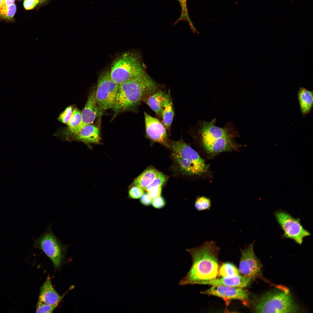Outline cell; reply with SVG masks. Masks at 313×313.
Returning a JSON list of instances; mask_svg holds the SVG:
<instances>
[{"label": "cell", "instance_id": "30", "mask_svg": "<svg viewBox=\"0 0 313 313\" xmlns=\"http://www.w3.org/2000/svg\"><path fill=\"white\" fill-rule=\"evenodd\" d=\"M16 10V5L14 3H13L8 7L5 13L1 17L7 19L11 20L13 19Z\"/></svg>", "mask_w": 313, "mask_h": 313}, {"label": "cell", "instance_id": "2", "mask_svg": "<svg viewBox=\"0 0 313 313\" xmlns=\"http://www.w3.org/2000/svg\"><path fill=\"white\" fill-rule=\"evenodd\" d=\"M160 85L145 71L119 85L113 118L119 113L134 110L143 100L160 89Z\"/></svg>", "mask_w": 313, "mask_h": 313}, {"label": "cell", "instance_id": "29", "mask_svg": "<svg viewBox=\"0 0 313 313\" xmlns=\"http://www.w3.org/2000/svg\"><path fill=\"white\" fill-rule=\"evenodd\" d=\"M143 193V190L136 185L131 188L129 192V196L131 198L134 199L140 198Z\"/></svg>", "mask_w": 313, "mask_h": 313}, {"label": "cell", "instance_id": "9", "mask_svg": "<svg viewBox=\"0 0 313 313\" xmlns=\"http://www.w3.org/2000/svg\"><path fill=\"white\" fill-rule=\"evenodd\" d=\"M261 267L254 251L253 243L241 250L239 270L241 275L252 280L260 275Z\"/></svg>", "mask_w": 313, "mask_h": 313}, {"label": "cell", "instance_id": "27", "mask_svg": "<svg viewBox=\"0 0 313 313\" xmlns=\"http://www.w3.org/2000/svg\"><path fill=\"white\" fill-rule=\"evenodd\" d=\"M56 307L45 303L38 299L36 310V313H52Z\"/></svg>", "mask_w": 313, "mask_h": 313}, {"label": "cell", "instance_id": "10", "mask_svg": "<svg viewBox=\"0 0 313 313\" xmlns=\"http://www.w3.org/2000/svg\"><path fill=\"white\" fill-rule=\"evenodd\" d=\"M146 135L151 140L166 144L168 139L166 129L158 119L144 112Z\"/></svg>", "mask_w": 313, "mask_h": 313}, {"label": "cell", "instance_id": "26", "mask_svg": "<svg viewBox=\"0 0 313 313\" xmlns=\"http://www.w3.org/2000/svg\"><path fill=\"white\" fill-rule=\"evenodd\" d=\"M166 180L164 174L159 172L153 181L146 188L147 191L153 188L162 187Z\"/></svg>", "mask_w": 313, "mask_h": 313}, {"label": "cell", "instance_id": "20", "mask_svg": "<svg viewBox=\"0 0 313 313\" xmlns=\"http://www.w3.org/2000/svg\"><path fill=\"white\" fill-rule=\"evenodd\" d=\"M159 172L152 168H149L145 170L134 180L133 184L145 190L154 180Z\"/></svg>", "mask_w": 313, "mask_h": 313}, {"label": "cell", "instance_id": "8", "mask_svg": "<svg viewBox=\"0 0 313 313\" xmlns=\"http://www.w3.org/2000/svg\"><path fill=\"white\" fill-rule=\"evenodd\" d=\"M276 219L283 232V236L293 240L301 245L310 232L301 224L299 219L293 217L289 213L281 210L274 213Z\"/></svg>", "mask_w": 313, "mask_h": 313}, {"label": "cell", "instance_id": "36", "mask_svg": "<svg viewBox=\"0 0 313 313\" xmlns=\"http://www.w3.org/2000/svg\"><path fill=\"white\" fill-rule=\"evenodd\" d=\"M3 1V0H0V8H1V6L2 5Z\"/></svg>", "mask_w": 313, "mask_h": 313}, {"label": "cell", "instance_id": "7", "mask_svg": "<svg viewBox=\"0 0 313 313\" xmlns=\"http://www.w3.org/2000/svg\"><path fill=\"white\" fill-rule=\"evenodd\" d=\"M34 247L42 251L50 259L55 269L60 267L65 258L67 246L53 233L50 225L34 241Z\"/></svg>", "mask_w": 313, "mask_h": 313}, {"label": "cell", "instance_id": "18", "mask_svg": "<svg viewBox=\"0 0 313 313\" xmlns=\"http://www.w3.org/2000/svg\"><path fill=\"white\" fill-rule=\"evenodd\" d=\"M215 121L213 119L203 123L201 130L202 141L231 136L227 129L215 126Z\"/></svg>", "mask_w": 313, "mask_h": 313}, {"label": "cell", "instance_id": "25", "mask_svg": "<svg viewBox=\"0 0 313 313\" xmlns=\"http://www.w3.org/2000/svg\"><path fill=\"white\" fill-rule=\"evenodd\" d=\"M211 205V203L210 199L204 196L198 197L194 203L196 209L199 211L209 210L210 209Z\"/></svg>", "mask_w": 313, "mask_h": 313}, {"label": "cell", "instance_id": "14", "mask_svg": "<svg viewBox=\"0 0 313 313\" xmlns=\"http://www.w3.org/2000/svg\"><path fill=\"white\" fill-rule=\"evenodd\" d=\"M231 136L217 139L202 141L207 152L214 155L221 152L235 150L237 146L232 140Z\"/></svg>", "mask_w": 313, "mask_h": 313}, {"label": "cell", "instance_id": "35", "mask_svg": "<svg viewBox=\"0 0 313 313\" xmlns=\"http://www.w3.org/2000/svg\"><path fill=\"white\" fill-rule=\"evenodd\" d=\"M140 198V201L143 205L148 206L151 204L152 199L147 193H143Z\"/></svg>", "mask_w": 313, "mask_h": 313}, {"label": "cell", "instance_id": "4", "mask_svg": "<svg viewBox=\"0 0 313 313\" xmlns=\"http://www.w3.org/2000/svg\"><path fill=\"white\" fill-rule=\"evenodd\" d=\"M254 311L258 313H294L299 307L287 290L268 292L254 301Z\"/></svg>", "mask_w": 313, "mask_h": 313}, {"label": "cell", "instance_id": "34", "mask_svg": "<svg viewBox=\"0 0 313 313\" xmlns=\"http://www.w3.org/2000/svg\"><path fill=\"white\" fill-rule=\"evenodd\" d=\"M15 0H3L0 8V16L1 17L5 13L7 8L10 5L14 3Z\"/></svg>", "mask_w": 313, "mask_h": 313}, {"label": "cell", "instance_id": "13", "mask_svg": "<svg viewBox=\"0 0 313 313\" xmlns=\"http://www.w3.org/2000/svg\"><path fill=\"white\" fill-rule=\"evenodd\" d=\"M95 92L96 90L94 89L90 92L86 103L81 112V122L77 130L75 132L86 125L92 124L97 117L98 110L96 99Z\"/></svg>", "mask_w": 313, "mask_h": 313}, {"label": "cell", "instance_id": "23", "mask_svg": "<svg viewBox=\"0 0 313 313\" xmlns=\"http://www.w3.org/2000/svg\"><path fill=\"white\" fill-rule=\"evenodd\" d=\"M179 2L181 6V12L179 18L176 21L174 24H176L180 21H183L187 22L193 32L197 33L198 32L194 26L189 16L187 6V0H177Z\"/></svg>", "mask_w": 313, "mask_h": 313}, {"label": "cell", "instance_id": "15", "mask_svg": "<svg viewBox=\"0 0 313 313\" xmlns=\"http://www.w3.org/2000/svg\"><path fill=\"white\" fill-rule=\"evenodd\" d=\"M252 280L240 274L230 277H222L220 279L199 282L197 284L221 285L228 287L243 288L249 285Z\"/></svg>", "mask_w": 313, "mask_h": 313}, {"label": "cell", "instance_id": "6", "mask_svg": "<svg viewBox=\"0 0 313 313\" xmlns=\"http://www.w3.org/2000/svg\"><path fill=\"white\" fill-rule=\"evenodd\" d=\"M119 86L111 77L110 71H105L99 77L95 97L98 108L97 118L99 126L104 112L114 106Z\"/></svg>", "mask_w": 313, "mask_h": 313}, {"label": "cell", "instance_id": "21", "mask_svg": "<svg viewBox=\"0 0 313 313\" xmlns=\"http://www.w3.org/2000/svg\"><path fill=\"white\" fill-rule=\"evenodd\" d=\"M174 115L173 105L171 99L163 106L161 111L163 124L169 132H170Z\"/></svg>", "mask_w": 313, "mask_h": 313}, {"label": "cell", "instance_id": "3", "mask_svg": "<svg viewBox=\"0 0 313 313\" xmlns=\"http://www.w3.org/2000/svg\"><path fill=\"white\" fill-rule=\"evenodd\" d=\"M173 156L182 172L190 175H197L206 172L209 165L198 153L183 140L170 142Z\"/></svg>", "mask_w": 313, "mask_h": 313}, {"label": "cell", "instance_id": "37", "mask_svg": "<svg viewBox=\"0 0 313 313\" xmlns=\"http://www.w3.org/2000/svg\"><path fill=\"white\" fill-rule=\"evenodd\" d=\"M39 1V2L44 1V0H36Z\"/></svg>", "mask_w": 313, "mask_h": 313}, {"label": "cell", "instance_id": "32", "mask_svg": "<svg viewBox=\"0 0 313 313\" xmlns=\"http://www.w3.org/2000/svg\"><path fill=\"white\" fill-rule=\"evenodd\" d=\"M162 187L154 188L147 191V193L150 197L153 199L161 196Z\"/></svg>", "mask_w": 313, "mask_h": 313}, {"label": "cell", "instance_id": "12", "mask_svg": "<svg viewBox=\"0 0 313 313\" xmlns=\"http://www.w3.org/2000/svg\"><path fill=\"white\" fill-rule=\"evenodd\" d=\"M63 137L67 140L80 141L86 144L97 143L100 140L99 128L92 124L86 125L79 130Z\"/></svg>", "mask_w": 313, "mask_h": 313}, {"label": "cell", "instance_id": "17", "mask_svg": "<svg viewBox=\"0 0 313 313\" xmlns=\"http://www.w3.org/2000/svg\"><path fill=\"white\" fill-rule=\"evenodd\" d=\"M171 99L170 91L168 93L160 89L144 99L145 102L159 117L161 118L163 106Z\"/></svg>", "mask_w": 313, "mask_h": 313}, {"label": "cell", "instance_id": "11", "mask_svg": "<svg viewBox=\"0 0 313 313\" xmlns=\"http://www.w3.org/2000/svg\"><path fill=\"white\" fill-rule=\"evenodd\" d=\"M201 293L225 299L242 301L248 299L249 295L248 292L242 288L221 285H212Z\"/></svg>", "mask_w": 313, "mask_h": 313}, {"label": "cell", "instance_id": "24", "mask_svg": "<svg viewBox=\"0 0 313 313\" xmlns=\"http://www.w3.org/2000/svg\"><path fill=\"white\" fill-rule=\"evenodd\" d=\"M219 273L222 277H233L240 274L239 269L230 262L222 264L219 270Z\"/></svg>", "mask_w": 313, "mask_h": 313}, {"label": "cell", "instance_id": "5", "mask_svg": "<svg viewBox=\"0 0 313 313\" xmlns=\"http://www.w3.org/2000/svg\"><path fill=\"white\" fill-rule=\"evenodd\" d=\"M145 71L139 56L136 53L126 52L114 61L110 74L112 80L119 85Z\"/></svg>", "mask_w": 313, "mask_h": 313}, {"label": "cell", "instance_id": "22", "mask_svg": "<svg viewBox=\"0 0 313 313\" xmlns=\"http://www.w3.org/2000/svg\"><path fill=\"white\" fill-rule=\"evenodd\" d=\"M82 119L81 112L78 108L73 110L71 118L67 124L68 128L64 130L61 134L64 135L76 131L80 125Z\"/></svg>", "mask_w": 313, "mask_h": 313}, {"label": "cell", "instance_id": "33", "mask_svg": "<svg viewBox=\"0 0 313 313\" xmlns=\"http://www.w3.org/2000/svg\"><path fill=\"white\" fill-rule=\"evenodd\" d=\"M39 2L36 0H24L23 6L27 10L34 8Z\"/></svg>", "mask_w": 313, "mask_h": 313}, {"label": "cell", "instance_id": "31", "mask_svg": "<svg viewBox=\"0 0 313 313\" xmlns=\"http://www.w3.org/2000/svg\"><path fill=\"white\" fill-rule=\"evenodd\" d=\"M152 199L151 204L153 207L156 208H163L166 204L165 199L161 196Z\"/></svg>", "mask_w": 313, "mask_h": 313}, {"label": "cell", "instance_id": "1", "mask_svg": "<svg viewBox=\"0 0 313 313\" xmlns=\"http://www.w3.org/2000/svg\"><path fill=\"white\" fill-rule=\"evenodd\" d=\"M220 250L216 242L206 241L198 247L188 249L192 265L179 285L195 284L201 281L216 279L219 274L218 256Z\"/></svg>", "mask_w": 313, "mask_h": 313}, {"label": "cell", "instance_id": "16", "mask_svg": "<svg viewBox=\"0 0 313 313\" xmlns=\"http://www.w3.org/2000/svg\"><path fill=\"white\" fill-rule=\"evenodd\" d=\"M64 295L61 296L56 291L52 286L50 278L48 275L40 288L38 299L45 303L57 307Z\"/></svg>", "mask_w": 313, "mask_h": 313}, {"label": "cell", "instance_id": "28", "mask_svg": "<svg viewBox=\"0 0 313 313\" xmlns=\"http://www.w3.org/2000/svg\"><path fill=\"white\" fill-rule=\"evenodd\" d=\"M73 107L70 106L60 114L58 118V120L61 122L67 124L71 117L73 111Z\"/></svg>", "mask_w": 313, "mask_h": 313}, {"label": "cell", "instance_id": "19", "mask_svg": "<svg viewBox=\"0 0 313 313\" xmlns=\"http://www.w3.org/2000/svg\"><path fill=\"white\" fill-rule=\"evenodd\" d=\"M297 96L300 111L303 116L309 114L313 105V92L304 87H300Z\"/></svg>", "mask_w": 313, "mask_h": 313}]
</instances>
